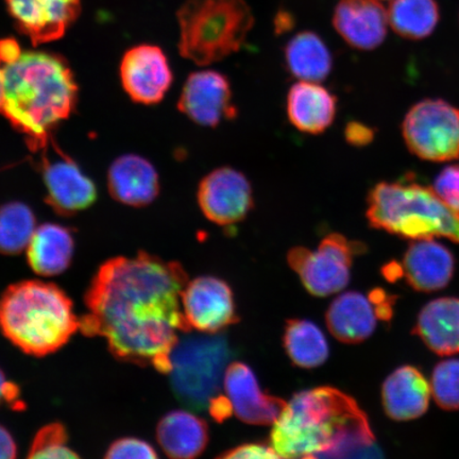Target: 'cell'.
I'll use <instances>...</instances> for the list:
<instances>
[{
    "label": "cell",
    "mask_w": 459,
    "mask_h": 459,
    "mask_svg": "<svg viewBox=\"0 0 459 459\" xmlns=\"http://www.w3.org/2000/svg\"><path fill=\"white\" fill-rule=\"evenodd\" d=\"M188 283L181 264L141 252L102 264L86 290L80 317L85 336L105 338L114 358L141 367L170 370L178 332H191L181 295Z\"/></svg>",
    "instance_id": "6da1fadb"
},
{
    "label": "cell",
    "mask_w": 459,
    "mask_h": 459,
    "mask_svg": "<svg viewBox=\"0 0 459 459\" xmlns=\"http://www.w3.org/2000/svg\"><path fill=\"white\" fill-rule=\"evenodd\" d=\"M272 446L281 458L382 456L365 412L331 387L295 394L273 423Z\"/></svg>",
    "instance_id": "7a4b0ae2"
},
{
    "label": "cell",
    "mask_w": 459,
    "mask_h": 459,
    "mask_svg": "<svg viewBox=\"0 0 459 459\" xmlns=\"http://www.w3.org/2000/svg\"><path fill=\"white\" fill-rule=\"evenodd\" d=\"M77 91L70 67L60 56L26 51L4 65L2 112L27 136L33 152L42 151L50 131L73 112Z\"/></svg>",
    "instance_id": "3957f363"
},
{
    "label": "cell",
    "mask_w": 459,
    "mask_h": 459,
    "mask_svg": "<svg viewBox=\"0 0 459 459\" xmlns=\"http://www.w3.org/2000/svg\"><path fill=\"white\" fill-rule=\"evenodd\" d=\"M78 330L80 318L71 298L54 283L21 281L0 296V332L31 357L55 353Z\"/></svg>",
    "instance_id": "277c9868"
},
{
    "label": "cell",
    "mask_w": 459,
    "mask_h": 459,
    "mask_svg": "<svg viewBox=\"0 0 459 459\" xmlns=\"http://www.w3.org/2000/svg\"><path fill=\"white\" fill-rule=\"evenodd\" d=\"M370 226L400 238H446L459 244V212L444 203L433 187L407 175L394 182H381L367 197Z\"/></svg>",
    "instance_id": "5b68a950"
},
{
    "label": "cell",
    "mask_w": 459,
    "mask_h": 459,
    "mask_svg": "<svg viewBox=\"0 0 459 459\" xmlns=\"http://www.w3.org/2000/svg\"><path fill=\"white\" fill-rule=\"evenodd\" d=\"M178 21L180 54L199 66L238 53L255 25L245 0H186L178 11Z\"/></svg>",
    "instance_id": "8992f818"
},
{
    "label": "cell",
    "mask_w": 459,
    "mask_h": 459,
    "mask_svg": "<svg viewBox=\"0 0 459 459\" xmlns=\"http://www.w3.org/2000/svg\"><path fill=\"white\" fill-rule=\"evenodd\" d=\"M231 350L221 335L188 336L170 354V386L178 401L192 411L209 409L220 397Z\"/></svg>",
    "instance_id": "52a82bcc"
},
{
    "label": "cell",
    "mask_w": 459,
    "mask_h": 459,
    "mask_svg": "<svg viewBox=\"0 0 459 459\" xmlns=\"http://www.w3.org/2000/svg\"><path fill=\"white\" fill-rule=\"evenodd\" d=\"M402 134L409 151L429 162L459 159V108L443 100H426L407 112Z\"/></svg>",
    "instance_id": "ba28073f"
},
{
    "label": "cell",
    "mask_w": 459,
    "mask_h": 459,
    "mask_svg": "<svg viewBox=\"0 0 459 459\" xmlns=\"http://www.w3.org/2000/svg\"><path fill=\"white\" fill-rule=\"evenodd\" d=\"M360 248L363 247L349 242L341 234L333 233L321 240L317 249L295 247L287 258L312 295L326 297L348 285L353 256Z\"/></svg>",
    "instance_id": "9c48e42d"
},
{
    "label": "cell",
    "mask_w": 459,
    "mask_h": 459,
    "mask_svg": "<svg viewBox=\"0 0 459 459\" xmlns=\"http://www.w3.org/2000/svg\"><path fill=\"white\" fill-rule=\"evenodd\" d=\"M201 211L220 226L243 221L254 208V193L247 177L232 168L211 171L200 182L197 193Z\"/></svg>",
    "instance_id": "30bf717a"
},
{
    "label": "cell",
    "mask_w": 459,
    "mask_h": 459,
    "mask_svg": "<svg viewBox=\"0 0 459 459\" xmlns=\"http://www.w3.org/2000/svg\"><path fill=\"white\" fill-rule=\"evenodd\" d=\"M178 108L194 123L204 127L215 128L238 117L229 78L212 70L189 74Z\"/></svg>",
    "instance_id": "8fae6325"
},
{
    "label": "cell",
    "mask_w": 459,
    "mask_h": 459,
    "mask_svg": "<svg viewBox=\"0 0 459 459\" xmlns=\"http://www.w3.org/2000/svg\"><path fill=\"white\" fill-rule=\"evenodd\" d=\"M181 304L191 329L215 334L238 321L231 289L215 277H199L188 282Z\"/></svg>",
    "instance_id": "7c38bea8"
},
{
    "label": "cell",
    "mask_w": 459,
    "mask_h": 459,
    "mask_svg": "<svg viewBox=\"0 0 459 459\" xmlns=\"http://www.w3.org/2000/svg\"><path fill=\"white\" fill-rule=\"evenodd\" d=\"M383 291L369 297L349 291L337 297L326 312V325L338 341L346 343L364 342L375 332L378 319L392 315L390 303Z\"/></svg>",
    "instance_id": "4fadbf2b"
},
{
    "label": "cell",
    "mask_w": 459,
    "mask_h": 459,
    "mask_svg": "<svg viewBox=\"0 0 459 459\" xmlns=\"http://www.w3.org/2000/svg\"><path fill=\"white\" fill-rule=\"evenodd\" d=\"M120 77L131 99L145 105L162 100L172 83L168 57L152 45L137 46L125 55Z\"/></svg>",
    "instance_id": "5bb4252c"
},
{
    "label": "cell",
    "mask_w": 459,
    "mask_h": 459,
    "mask_svg": "<svg viewBox=\"0 0 459 459\" xmlns=\"http://www.w3.org/2000/svg\"><path fill=\"white\" fill-rule=\"evenodd\" d=\"M17 29L34 45L59 39L82 11L80 0H5Z\"/></svg>",
    "instance_id": "9a60e30c"
},
{
    "label": "cell",
    "mask_w": 459,
    "mask_h": 459,
    "mask_svg": "<svg viewBox=\"0 0 459 459\" xmlns=\"http://www.w3.org/2000/svg\"><path fill=\"white\" fill-rule=\"evenodd\" d=\"M223 386L235 415L254 426L273 424L287 405L282 399L263 394L254 371L243 363L228 366Z\"/></svg>",
    "instance_id": "2e32d148"
},
{
    "label": "cell",
    "mask_w": 459,
    "mask_h": 459,
    "mask_svg": "<svg viewBox=\"0 0 459 459\" xmlns=\"http://www.w3.org/2000/svg\"><path fill=\"white\" fill-rule=\"evenodd\" d=\"M333 25L351 48L373 50L385 41L388 10L380 0H340L333 13Z\"/></svg>",
    "instance_id": "e0dca14e"
},
{
    "label": "cell",
    "mask_w": 459,
    "mask_h": 459,
    "mask_svg": "<svg viewBox=\"0 0 459 459\" xmlns=\"http://www.w3.org/2000/svg\"><path fill=\"white\" fill-rule=\"evenodd\" d=\"M44 181L48 187L46 201L60 215L70 216L88 209L97 198L94 183L70 158L54 163L45 160Z\"/></svg>",
    "instance_id": "ac0fdd59"
},
{
    "label": "cell",
    "mask_w": 459,
    "mask_h": 459,
    "mask_svg": "<svg viewBox=\"0 0 459 459\" xmlns=\"http://www.w3.org/2000/svg\"><path fill=\"white\" fill-rule=\"evenodd\" d=\"M286 112L296 129L318 135L334 123L337 100L318 82H299L292 85L287 94Z\"/></svg>",
    "instance_id": "d6986e66"
},
{
    "label": "cell",
    "mask_w": 459,
    "mask_h": 459,
    "mask_svg": "<svg viewBox=\"0 0 459 459\" xmlns=\"http://www.w3.org/2000/svg\"><path fill=\"white\" fill-rule=\"evenodd\" d=\"M402 269L407 282L415 290H438L450 282L455 272V257L433 238L415 239L406 251Z\"/></svg>",
    "instance_id": "ffe728a7"
},
{
    "label": "cell",
    "mask_w": 459,
    "mask_h": 459,
    "mask_svg": "<svg viewBox=\"0 0 459 459\" xmlns=\"http://www.w3.org/2000/svg\"><path fill=\"white\" fill-rule=\"evenodd\" d=\"M430 394V384L420 371L411 366L401 367L384 382V409L394 420H412L427 411Z\"/></svg>",
    "instance_id": "44dd1931"
},
{
    "label": "cell",
    "mask_w": 459,
    "mask_h": 459,
    "mask_svg": "<svg viewBox=\"0 0 459 459\" xmlns=\"http://www.w3.org/2000/svg\"><path fill=\"white\" fill-rule=\"evenodd\" d=\"M108 191L124 204L145 206L159 194V177L147 160L127 154L115 160L108 170Z\"/></svg>",
    "instance_id": "7402d4cb"
},
{
    "label": "cell",
    "mask_w": 459,
    "mask_h": 459,
    "mask_svg": "<svg viewBox=\"0 0 459 459\" xmlns=\"http://www.w3.org/2000/svg\"><path fill=\"white\" fill-rule=\"evenodd\" d=\"M74 252L70 230L56 223H44L37 228L27 247V261L41 277H56L70 268Z\"/></svg>",
    "instance_id": "603a6c76"
},
{
    "label": "cell",
    "mask_w": 459,
    "mask_h": 459,
    "mask_svg": "<svg viewBox=\"0 0 459 459\" xmlns=\"http://www.w3.org/2000/svg\"><path fill=\"white\" fill-rule=\"evenodd\" d=\"M157 439L166 455L192 459L203 453L209 443V429L204 419L188 411H172L160 419Z\"/></svg>",
    "instance_id": "cb8c5ba5"
},
{
    "label": "cell",
    "mask_w": 459,
    "mask_h": 459,
    "mask_svg": "<svg viewBox=\"0 0 459 459\" xmlns=\"http://www.w3.org/2000/svg\"><path fill=\"white\" fill-rule=\"evenodd\" d=\"M417 334L439 355L459 353V299L440 298L419 314Z\"/></svg>",
    "instance_id": "d4e9b609"
},
{
    "label": "cell",
    "mask_w": 459,
    "mask_h": 459,
    "mask_svg": "<svg viewBox=\"0 0 459 459\" xmlns=\"http://www.w3.org/2000/svg\"><path fill=\"white\" fill-rule=\"evenodd\" d=\"M285 62L292 76L300 82H324L333 68L328 46L312 31H303L290 39L285 48Z\"/></svg>",
    "instance_id": "484cf974"
},
{
    "label": "cell",
    "mask_w": 459,
    "mask_h": 459,
    "mask_svg": "<svg viewBox=\"0 0 459 459\" xmlns=\"http://www.w3.org/2000/svg\"><path fill=\"white\" fill-rule=\"evenodd\" d=\"M439 17L436 0H392L388 9L389 25L398 36L409 39L429 37Z\"/></svg>",
    "instance_id": "4316f807"
},
{
    "label": "cell",
    "mask_w": 459,
    "mask_h": 459,
    "mask_svg": "<svg viewBox=\"0 0 459 459\" xmlns=\"http://www.w3.org/2000/svg\"><path fill=\"white\" fill-rule=\"evenodd\" d=\"M284 347L294 364L315 368L329 357V346L324 333L308 320H290L286 325Z\"/></svg>",
    "instance_id": "83f0119b"
},
{
    "label": "cell",
    "mask_w": 459,
    "mask_h": 459,
    "mask_svg": "<svg viewBox=\"0 0 459 459\" xmlns=\"http://www.w3.org/2000/svg\"><path fill=\"white\" fill-rule=\"evenodd\" d=\"M37 228L36 216L28 205L0 206V255H17L27 250Z\"/></svg>",
    "instance_id": "f1b7e54d"
},
{
    "label": "cell",
    "mask_w": 459,
    "mask_h": 459,
    "mask_svg": "<svg viewBox=\"0 0 459 459\" xmlns=\"http://www.w3.org/2000/svg\"><path fill=\"white\" fill-rule=\"evenodd\" d=\"M68 433L65 426L60 422L49 423L43 427L34 436L29 458H78V453L74 452L68 445Z\"/></svg>",
    "instance_id": "f546056e"
},
{
    "label": "cell",
    "mask_w": 459,
    "mask_h": 459,
    "mask_svg": "<svg viewBox=\"0 0 459 459\" xmlns=\"http://www.w3.org/2000/svg\"><path fill=\"white\" fill-rule=\"evenodd\" d=\"M430 388L440 407L459 410V359H446L436 366Z\"/></svg>",
    "instance_id": "4dcf8cb0"
},
{
    "label": "cell",
    "mask_w": 459,
    "mask_h": 459,
    "mask_svg": "<svg viewBox=\"0 0 459 459\" xmlns=\"http://www.w3.org/2000/svg\"><path fill=\"white\" fill-rule=\"evenodd\" d=\"M108 459H152L158 458L154 447L147 441L135 437H124L115 440L106 452Z\"/></svg>",
    "instance_id": "1f68e13d"
},
{
    "label": "cell",
    "mask_w": 459,
    "mask_h": 459,
    "mask_svg": "<svg viewBox=\"0 0 459 459\" xmlns=\"http://www.w3.org/2000/svg\"><path fill=\"white\" fill-rule=\"evenodd\" d=\"M433 188L445 204L459 212V164L446 166L441 170Z\"/></svg>",
    "instance_id": "d6a6232c"
},
{
    "label": "cell",
    "mask_w": 459,
    "mask_h": 459,
    "mask_svg": "<svg viewBox=\"0 0 459 459\" xmlns=\"http://www.w3.org/2000/svg\"><path fill=\"white\" fill-rule=\"evenodd\" d=\"M221 458H280V456L272 446L251 444L239 446L235 447V449L229 450L223 453Z\"/></svg>",
    "instance_id": "836d02e7"
},
{
    "label": "cell",
    "mask_w": 459,
    "mask_h": 459,
    "mask_svg": "<svg viewBox=\"0 0 459 459\" xmlns=\"http://www.w3.org/2000/svg\"><path fill=\"white\" fill-rule=\"evenodd\" d=\"M344 135L350 145L366 146L375 139V130L364 124L351 122L347 125Z\"/></svg>",
    "instance_id": "e575fe53"
},
{
    "label": "cell",
    "mask_w": 459,
    "mask_h": 459,
    "mask_svg": "<svg viewBox=\"0 0 459 459\" xmlns=\"http://www.w3.org/2000/svg\"><path fill=\"white\" fill-rule=\"evenodd\" d=\"M17 451L19 449L13 434L0 424V459H13L17 456Z\"/></svg>",
    "instance_id": "d590c367"
},
{
    "label": "cell",
    "mask_w": 459,
    "mask_h": 459,
    "mask_svg": "<svg viewBox=\"0 0 459 459\" xmlns=\"http://www.w3.org/2000/svg\"><path fill=\"white\" fill-rule=\"evenodd\" d=\"M20 389L14 383L5 377L4 372L0 368V405L4 403H15L20 400Z\"/></svg>",
    "instance_id": "8d00e7d4"
},
{
    "label": "cell",
    "mask_w": 459,
    "mask_h": 459,
    "mask_svg": "<svg viewBox=\"0 0 459 459\" xmlns=\"http://www.w3.org/2000/svg\"><path fill=\"white\" fill-rule=\"evenodd\" d=\"M4 62L0 57V112H2L4 102Z\"/></svg>",
    "instance_id": "74e56055"
}]
</instances>
